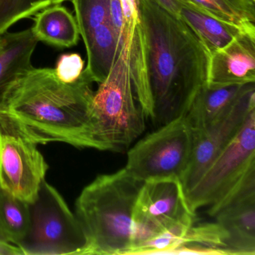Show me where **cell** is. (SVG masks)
Here are the masks:
<instances>
[{
	"mask_svg": "<svg viewBox=\"0 0 255 255\" xmlns=\"http://www.w3.org/2000/svg\"><path fill=\"white\" fill-rule=\"evenodd\" d=\"M156 128L185 116L207 86L210 54L193 30L154 0H138Z\"/></svg>",
	"mask_w": 255,
	"mask_h": 255,
	"instance_id": "6da1fadb",
	"label": "cell"
},
{
	"mask_svg": "<svg viewBox=\"0 0 255 255\" xmlns=\"http://www.w3.org/2000/svg\"><path fill=\"white\" fill-rule=\"evenodd\" d=\"M93 83L85 70L78 80L65 83L53 68L33 67L11 89L0 120L37 144L98 150L91 122Z\"/></svg>",
	"mask_w": 255,
	"mask_h": 255,
	"instance_id": "7a4b0ae2",
	"label": "cell"
},
{
	"mask_svg": "<svg viewBox=\"0 0 255 255\" xmlns=\"http://www.w3.org/2000/svg\"><path fill=\"white\" fill-rule=\"evenodd\" d=\"M143 183L125 167L98 176L84 188L76 201L86 238L81 255H128L132 212Z\"/></svg>",
	"mask_w": 255,
	"mask_h": 255,
	"instance_id": "3957f363",
	"label": "cell"
},
{
	"mask_svg": "<svg viewBox=\"0 0 255 255\" xmlns=\"http://www.w3.org/2000/svg\"><path fill=\"white\" fill-rule=\"evenodd\" d=\"M146 116L134 92L125 44L91 106V122L98 150L126 151L145 129Z\"/></svg>",
	"mask_w": 255,
	"mask_h": 255,
	"instance_id": "277c9868",
	"label": "cell"
},
{
	"mask_svg": "<svg viewBox=\"0 0 255 255\" xmlns=\"http://www.w3.org/2000/svg\"><path fill=\"white\" fill-rule=\"evenodd\" d=\"M29 209V230L18 246L23 255H81L86 245L83 228L62 195L45 180Z\"/></svg>",
	"mask_w": 255,
	"mask_h": 255,
	"instance_id": "5b68a950",
	"label": "cell"
},
{
	"mask_svg": "<svg viewBox=\"0 0 255 255\" xmlns=\"http://www.w3.org/2000/svg\"><path fill=\"white\" fill-rule=\"evenodd\" d=\"M196 213L189 207L179 177L151 179L143 183L132 212L129 255L150 240L177 227L195 225Z\"/></svg>",
	"mask_w": 255,
	"mask_h": 255,
	"instance_id": "8992f818",
	"label": "cell"
},
{
	"mask_svg": "<svg viewBox=\"0 0 255 255\" xmlns=\"http://www.w3.org/2000/svg\"><path fill=\"white\" fill-rule=\"evenodd\" d=\"M193 146V132L185 116L159 127L134 144L125 168L141 181L177 177L187 168Z\"/></svg>",
	"mask_w": 255,
	"mask_h": 255,
	"instance_id": "52a82bcc",
	"label": "cell"
},
{
	"mask_svg": "<svg viewBox=\"0 0 255 255\" xmlns=\"http://www.w3.org/2000/svg\"><path fill=\"white\" fill-rule=\"evenodd\" d=\"M255 169V110L240 130L186 192L189 207L196 213L226 195L248 173Z\"/></svg>",
	"mask_w": 255,
	"mask_h": 255,
	"instance_id": "ba28073f",
	"label": "cell"
},
{
	"mask_svg": "<svg viewBox=\"0 0 255 255\" xmlns=\"http://www.w3.org/2000/svg\"><path fill=\"white\" fill-rule=\"evenodd\" d=\"M48 168L37 144L0 120V188L31 204L37 198Z\"/></svg>",
	"mask_w": 255,
	"mask_h": 255,
	"instance_id": "9c48e42d",
	"label": "cell"
},
{
	"mask_svg": "<svg viewBox=\"0 0 255 255\" xmlns=\"http://www.w3.org/2000/svg\"><path fill=\"white\" fill-rule=\"evenodd\" d=\"M255 110V86L249 89L225 116L201 130L193 132L192 154L180 180L189 192L203 173L228 145Z\"/></svg>",
	"mask_w": 255,
	"mask_h": 255,
	"instance_id": "30bf717a",
	"label": "cell"
},
{
	"mask_svg": "<svg viewBox=\"0 0 255 255\" xmlns=\"http://www.w3.org/2000/svg\"><path fill=\"white\" fill-rule=\"evenodd\" d=\"M255 83V34L242 32L223 48L210 54L207 86Z\"/></svg>",
	"mask_w": 255,
	"mask_h": 255,
	"instance_id": "8fae6325",
	"label": "cell"
},
{
	"mask_svg": "<svg viewBox=\"0 0 255 255\" xmlns=\"http://www.w3.org/2000/svg\"><path fill=\"white\" fill-rule=\"evenodd\" d=\"M0 116L11 89L33 68L32 57L38 44L31 29L0 35Z\"/></svg>",
	"mask_w": 255,
	"mask_h": 255,
	"instance_id": "7c38bea8",
	"label": "cell"
},
{
	"mask_svg": "<svg viewBox=\"0 0 255 255\" xmlns=\"http://www.w3.org/2000/svg\"><path fill=\"white\" fill-rule=\"evenodd\" d=\"M214 218L228 234L230 255H255V194L225 207Z\"/></svg>",
	"mask_w": 255,
	"mask_h": 255,
	"instance_id": "4fadbf2b",
	"label": "cell"
},
{
	"mask_svg": "<svg viewBox=\"0 0 255 255\" xmlns=\"http://www.w3.org/2000/svg\"><path fill=\"white\" fill-rule=\"evenodd\" d=\"M255 83L211 88L204 86L185 118L192 132L201 130L225 116Z\"/></svg>",
	"mask_w": 255,
	"mask_h": 255,
	"instance_id": "5bb4252c",
	"label": "cell"
},
{
	"mask_svg": "<svg viewBox=\"0 0 255 255\" xmlns=\"http://www.w3.org/2000/svg\"><path fill=\"white\" fill-rule=\"evenodd\" d=\"M32 17L31 30L38 42L58 48H70L78 44L80 35L76 17L61 4L46 7Z\"/></svg>",
	"mask_w": 255,
	"mask_h": 255,
	"instance_id": "9a60e30c",
	"label": "cell"
},
{
	"mask_svg": "<svg viewBox=\"0 0 255 255\" xmlns=\"http://www.w3.org/2000/svg\"><path fill=\"white\" fill-rule=\"evenodd\" d=\"M83 42L87 53L85 71L94 83L100 84L110 74L123 44L110 21L97 28Z\"/></svg>",
	"mask_w": 255,
	"mask_h": 255,
	"instance_id": "2e32d148",
	"label": "cell"
},
{
	"mask_svg": "<svg viewBox=\"0 0 255 255\" xmlns=\"http://www.w3.org/2000/svg\"><path fill=\"white\" fill-rule=\"evenodd\" d=\"M179 17L198 35L210 54L223 48L244 32L207 14L189 1L182 5Z\"/></svg>",
	"mask_w": 255,
	"mask_h": 255,
	"instance_id": "e0dca14e",
	"label": "cell"
},
{
	"mask_svg": "<svg viewBox=\"0 0 255 255\" xmlns=\"http://www.w3.org/2000/svg\"><path fill=\"white\" fill-rule=\"evenodd\" d=\"M29 226V204L0 188V241L18 246Z\"/></svg>",
	"mask_w": 255,
	"mask_h": 255,
	"instance_id": "ac0fdd59",
	"label": "cell"
},
{
	"mask_svg": "<svg viewBox=\"0 0 255 255\" xmlns=\"http://www.w3.org/2000/svg\"><path fill=\"white\" fill-rule=\"evenodd\" d=\"M213 17L255 34V0H189Z\"/></svg>",
	"mask_w": 255,
	"mask_h": 255,
	"instance_id": "d6986e66",
	"label": "cell"
},
{
	"mask_svg": "<svg viewBox=\"0 0 255 255\" xmlns=\"http://www.w3.org/2000/svg\"><path fill=\"white\" fill-rule=\"evenodd\" d=\"M72 0H0V35L23 19L30 18L46 7Z\"/></svg>",
	"mask_w": 255,
	"mask_h": 255,
	"instance_id": "ffe728a7",
	"label": "cell"
},
{
	"mask_svg": "<svg viewBox=\"0 0 255 255\" xmlns=\"http://www.w3.org/2000/svg\"><path fill=\"white\" fill-rule=\"evenodd\" d=\"M80 36L86 41L92 32L110 21V0H72Z\"/></svg>",
	"mask_w": 255,
	"mask_h": 255,
	"instance_id": "44dd1931",
	"label": "cell"
},
{
	"mask_svg": "<svg viewBox=\"0 0 255 255\" xmlns=\"http://www.w3.org/2000/svg\"><path fill=\"white\" fill-rule=\"evenodd\" d=\"M54 69L60 81L73 83L81 77L84 71V61L80 54L67 53L59 58Z\"/></svg>",
	"mask_w": 255,
	"mask_h": 255,
	"instance_id": "7402d4cb",
	"label": "cell"
},
{
	"mask_svg": "<svg viewBox=\"0 0 255 255\" xmlns=\"http://www.w3.org/2000/svg\"><path fill=\"white\" fill-rule=\"evenodd\" d=\"M125 20L126 33H130L141 25L138 0H120Z\"/></svg>",
	"mask_w": 255,
	"mask_h": 255,
	"instance_id": "603a6c76",
	"label": "cell"
},
{
	"mask_svg": "<svg viewBox=\"0 0 255 255\" xmlns=\"http://www.w3.org/2000/svg\"><path fill=\"white\" fill-rule=\"evenodd\" d=\"M110 22L116 35L121 42L124 44L126 35V28L120 0H110Z\"/></svg>",
	"mask_w": 255,
	"mask_h": 255,
	"instance_id": "cb8c5ba5",
	"label": "cell"
},
{
	"mask_svg": "<svg viewBox=\"0 0 255 255\" xmlns=\"http://www.w3.org/2000/svg\"><path fill=\"white\" fill-rule=\"evenodd\" d=\"M154 1L171 14L179 17L182 5L188 2L189 0H154Z\"/></svg>",
	"mask_w": 255,
	"mask_h": 255,
	"instance_id": "d4e9b609",
	"label": "cell"
},
{
	"mask_svg": "<svg viewBox=\"0 0 255 255\" xmlns=\"http://www.w3.org/2000/svg\"><path fill=\"white\" fill-rule=\"evenodd\" d=\"M0 255H23L18 246L0 241Z\"/></svg>",
	"mask_w": 255,
	"mask_h": 255,
	"instance_id": "484cf974",
	"label": "cell"
},
{
	"mask_svg": "<svg viewBox=\"0 0 255 255\" xmlns=\"http://www.w3.org/2000/svg\"><path fill=\"white\" fill-rule=\"evenodd\" d=\"M0 46H1V43H0Z\"/></svg>",
	"mask_w": 255,
	"mask_h": 255,
	"instance_id": "4316f807",
	"label": "cell"
}]
</instances>
